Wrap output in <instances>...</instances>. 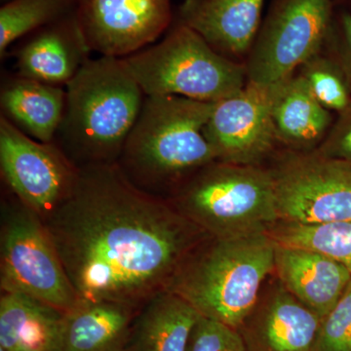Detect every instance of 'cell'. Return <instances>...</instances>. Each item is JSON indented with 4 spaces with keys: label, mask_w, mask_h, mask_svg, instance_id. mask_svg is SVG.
I'll list each match as a JSON object with an SVG mask.
<instances>
[{
    "label": "cell",
    "mask_w": 351,
    "mask_h": 351,
    "mask_svg": "<svg viewBox=\"0 0 351 351\" xmlns=\"http://www.w3.org/2000/svg\"><path fill=\"white\" fill-rule=\"evenodd\" d=\"M43 223L80 300L135 307L167 290L210 237L117 163L80 167L73 191Z\"/></svg>",
    "instance_id": "6da1fadb"
},
{
    "label": "cell",
    "mask_w": 351,
    "mask_h": 351,
    "mask_svg": "<svg viewBox=\"0 0 351 351\" xmlns=\"http://www.w3.org/2000/svg\"><path fill=\"white\" fill-rule=\"evenodd\" d=\"M215 103L145 96L117 165L138 189L167 198L197 171L216 160L204 136Z\"/></svg>",
    "instance_id": "7a4b0ae2"
},
{
    "label": "cell",
    "mask_w": 351,
    "mask_h": 351,
    "mask_svg": "<svg viewBox=\"0 0 351 351\" xmlns=\"http://www.w3.org/2000/svg\"><path fill=\"white\" fill-rule=\"evenodd\" d=\"M145 95L123 59H89L66 85L55 144L77 167L117 163Z\"/></svg>",
    "instance_id": "3957f363"
},
{
    "label": "cell",
    "mask_w": 351,
    "mask_h": 351,
    "mask_svg": "<svg viewBox=\"0 0 351 351\" xmlns=\"http://www.w3.org/2000/svg\"><path fill=\"white\" fill-rule=\"evenodd\" d=\"M276 246L267 232L208 237L186 256L167 290L201 316L239 330L274 274Z\"/></svg>",
    "instance_id": "277c9868"
},
{
    "label": "cell",
    "mask_w": 351,
    "mask_h": 351,
    "mask_svg": "<svg viewBox=\"0 0 351 351\" xmlns=\"http://www.w3.org/2000/svg\"><path fill=\"white\" fill-rule=\"evenodd\" d=\"M166 199L213 237L267 232L279 221L274 179L262 166L214 161Z\"/></svg>",
    "instance_id": "5b68a950"
},
{
    "label": "cell",
    "mask_w": 351,
    "mask_h": 351,
    "mask_svg": "<svg viewBox=\"0 0 351 351\" xmlns=\"http://www.w3.org/2000/svg\"><path fill=\"white\" fill-rule=\"evenodd\" d=\"M122 59L145 96L217 103L247 83L244 63L219 54L199 34L177 22L160 43Z\"/></svg>",
    "instance_id": "8992f818"
},
{
    "label": "cell",
    "mask_w": 351,
    "mask_h": 351,
    "mask_svg": "<svg viewBox=\"0 0 351 351\" xmlns=\"http://www.w3.org/2000/svg\"><path fill=\"white\" fill-rule=\"evenodd\" d=\"M0 287L64 311L80 302L43 219L8 191L0 204Z\"/></svg>",
    "instance_id": "52a82bcc"
},
{
    "label": "cell",
    "mask_w": 351,
    "mask_h": 351,
    "mask_svg": "<svg viewBox=\"0 0 351 351\" xmlns=\"http://www.w3.org/2000/svg\"><path fill=\"white\" fill-rule=\"evenodd\" d=\"M334 24L332 0H272L245 62L247 82H283L325 49Z\"/></svg>",
    "instance_id": "ba28073f"
},
{
    "label": "cell",
    "mask_w": 351,
    "mask_h": 351,
    "mask_svg": "<svg viewBox=\"0 0 351 351\" xmlns=\"http://www.w3.org/2000/svg\"><path fill=\"white\" fill-rule=\"evenodd\" d=\"M279 221L318 225L351 221V163L317 152L286 149L269 168Z\"/></svg>",
    "instance_id": "9c48e42d"
},
{
    "label": "cell",
    "mask_w": 351,
    "mask_h": 351,
    "mask_svg": "<svg viewBox=\"0 0 351 351\" xmlns=\"http://www.w3.org/2000/svg\"><path fill=\"white\" fill-rule=\"evenodd\" d=\"M0 170L7 191L43 221L71 193L80 167L59 145L34 140L1 115Z\"/></svg>",
    "instance_id": "30bf717a"
},
{
    "label": "cell",
    "mask_w": 351,
    "mask_h": 351,
    "mask_svg": "<svg viewBox=\"0 0 351 351\" xmlns=\"http://www.w3.org/2000/svg\"><path fill=\"white\" fill-rule=\"evenodd\" d=\"M75 14L90 51L119 59L149 47L174 21L170 0H77Z\"/></svg>",
    "instance_id": "8fae6325"
},
{
    "label": "cell",
    "mask_w": 351,
    "mask_h": 351,
    "mask_svg": "<svg viewBox=\"0 0 351 351\" xmlns=\"http://www.w3.org/2000/svg\"><path fill=\"white\" fill-rule=\"evenodd\" d=\"M274 86L247 82L239 93L215 103L204 136L217 161L261 166L274 152L278 145L271 117Z\"/></svg>",
    "instance_id": "7c38bea8"
},
{
    "label": "cell",
    "mask_w": 351,
    "mask_h": 351,
    "mask_svg": "<svg viewBox=\"0 0 351 351\" xmlns=\"http://www.w3.org/2000/svg\"><path fill=\"white\" fill-rule=\"evenodd\" d=\"M320 322L279 281L261 294L239 330L247 351H313Z\"/></svg>",
    "instance_id": "4fadbf2b"
},
{
    "label": "cell",
    "mask_w": 351,
    "mask_h": 351,
    "mask_svg": "<svg viewBox=\"0 0 351 351\" xmlns=\"http://www.w3.org/2000/svg\"><path fill=\"white\" fill-rule=\"evenodd\" d=\"M265 0H184L175 22L199 34L217 52L235 62L248 56ZM241 63V62H239Z\"/></svg>",
    "instance_id": "5bb4252c"
},
{
    "label": "cell",
    "mask_w": 351,
    "mask_h": 351,
    "mask_svg": "<svg viewBox=\"0 0 351 351\" xmlns=\"http://www.w3.org/2000/svg\"><path fill=\"white\" fill-rule=\"evenodd\" d=\"M25 38L15 54L17 75L22 77L64 87L90 59L75 13Z\"/></svg>",
    "instance_id": "9a60e30c"
},
{
    "label": "cell",
    "mask_w": 351,
    "mask_h": 351,
    "mask_svg": "<svg viewBox=\"0 0 351 351\" xmlns=\"http://www.w3.org/2000/svg\"><path fill=\"white\" fill-rule=\"evenodd\" d=\"M276 244L274 274L286 290L321 320L351 281V272L319 252Z\"/></svg>",
    "instance_id": "2e32d148"
},
{
    "label": "cell",
    "mask_w": 351,
    "mask_h": 351,
    "mask_svg": "<svg viewBox=\"0 0 351 351\" xmlns=\"http://www.w3.org/2000/svg\"><path fill=\"white\" fill-rule=\"evenodd\" d=\"M271 117L278 144L289 151H316L332 125V112L316 100L298 71L274 86Z\"/></svg>",
    "instance_id": "e0dca14e"
},
{
    "label": "cell",
    "mask_w": 351,
    "mask_h": 351,
    "mask_svg": "<svg viewBox=\"0 0 351 351\" xmlns=\"http://www.w3.org/2000/svg\"><path fill=\"white\" fill-rule=\"evenodd\" d=\"M138 308L80 300L64 314L59 351H127Z\"/></svg>",
    "instance_id": "ac0fdd59"
},
{
    "label": "cell",
    "mask_w": 351,
    "mask_h": 351,
    "mask_svg": "<svg viewBox=\"0 0 351 351\" xmlns=\"http://www.w3.org/2000/svg\"><path fill=\"white\" fill-rule=\"evenodd\" d=\"M64 314L22 293L1 292L0 348L5 351H59Z\"/></svg>",
    "instance_id": "d6986e66"
},
{
    "label": "cell",
    "mask_w": 351,
    "mask_h": 351,
    "mask_svg": "<svg viewBox=\"0 0 351 351\" xmlns=\"http://www.w3.org/2000/svg\"><path fill=\"white\" fill-rule=\"evenodd\" d=\"M66 89L16 75L2 84V117L25 135L43 143H54L63 119Z\"/></svg>",
    "instance_id": "ffe728a7"
},
{
    "label": "cell",
    "mask_w": 351,
    "mask_h": 351,
    "mask_svg": "<svg viewBox=\"0 0 351 351\" xmlns=\"http://www.w3.org/2000/svg\"><path fill=\"white\" fill-rule=\"evenodd\" d=\"M200 316L180 295L164 290L138 308L127 351H186Z\"/></svg>",
    "instance_id": "44dd1931"
},
{
    "label": "cell",
    "mask_w": 351,
    "mask_h": 351,
    "mask_svg": "<svg viewBox=\"0 0 351 351\" xmlns=\"http://www.w3.org/2000/svg\"><path fill=\"white\" fill-rule=\"evenodd\" d=\"M267 233L277 244L319 252L351 272V221L318 225L278 221Z\"/></svg>",
    "instance_id": "7402d4cb"
},
{
    "label": "cell",
    "mask_w": 351,
    "mask_h": 351,
    "mask_svg": "<svg viewBox=\"0 0 351 351\" xmlns=\"http://www.w3.org/2000/svg\"><path fill=\"white\" fill-rule=\"evenodd\" d=\"M77 0H8L0 8V56L20 38L75 12Z\"/></svg>",
    "instance_id": "603a6c76"
},
{
    "label": "cell",
    "mask_w": 351,
    "mask_h": 351,
    "mask_svg": "<svg viewBox=\"0 0 351 351\" xmlns=\"http://www.w3.org/2000/svg\"><path fill=\"white\" fill-rule=\"evenodd\" d=\"M302 64L298 73L306 80L316 100L330 112H343L351 107L350 86L338 61L323 54Z\"/></svg>",
    "instance_id": "cb8c5ba5"
},
{
    "label": "cell",
    "mask_w": 351,
    "mask_h": 351,
    "mask_svg": "<svg viewBox=\"0 0 351 351\" xmlns=\"http://www.w3.org/2000/svg\"><path fill=\"white\" fill-rule=\"evenodd\" d=\"M313 351H351V281L336 306L321 320Z\"/></svg>",
    "instance_id": "d4e9b609"
},
{
    "label": "cell",
    "mask_w": 351,
    "mask_h": 351,
    "mask_svg": "<svg viewBox=\"0 0 351 351\" xmlns=\"http://www.w3.org/2000/svg\"><path fill=\"white\" fill-rule=\"evenodd\" d=\"M186 351H247V348L239 330L200 316Z\"/></svg>",
    "instance_id": "484cf974"
},
{
    "label": "cell",
    "mask_w": 351,
    "mask_h": 351,
    "mask_svg": "<svg viewBox=\"0 0 351 351\" xmlns=\"http://www.w3.org/2000/svg\"><path fill=\"white\" fill-rule=\"evenodd\" d=\"M316 152L328 158L351 163V107L341 113Z\"/></svg>",
    "instance_id": "4316f807"
},
{
    "label": "cell",
    "mask_w": 351,
    "mask_h": 351,
    "mask_svg": "<svg viewBox=\"0 0 351 351\" xmlns=\"http://www.w3.org/2000/svg\"><path fill=\"white\" fill-rule=\"evenodd\" d=\"M332 36L337 38V61L341 64L351 88V14H341L337 22L334 19Z\"/></svg>",
    "instance_id": "83f0119b"
},
{
    "label": "cell",
    "mask_w": 351,
    "mask_h": 351,
    "mask_svg": "<svg viewBox=\"0 0 351 351\" xmlns=\"http://www.w3.org/2000/svg\"><path fill=\"white\" fill-rule=\"evenodd\" d=\"M0 351H5L3 350V348H0Z\"/></svg>",
    "instance_id": "f1b7e54d"
},
{
    "label": "cell",
    "mask_w": 351,
    "mask_h": 351,
    "mask_svg": "<svg viewBox=\"0 0 351 351\" xmlns=\"http://www.w3.org/2000/svg\"><path fill=\"white\" fill-rule=\"evenodd\" d=\"M1 1L6 2L8 1V0H1Z\"/></svg>",
    "instance_id": "f546056e"
}]
</instances>
